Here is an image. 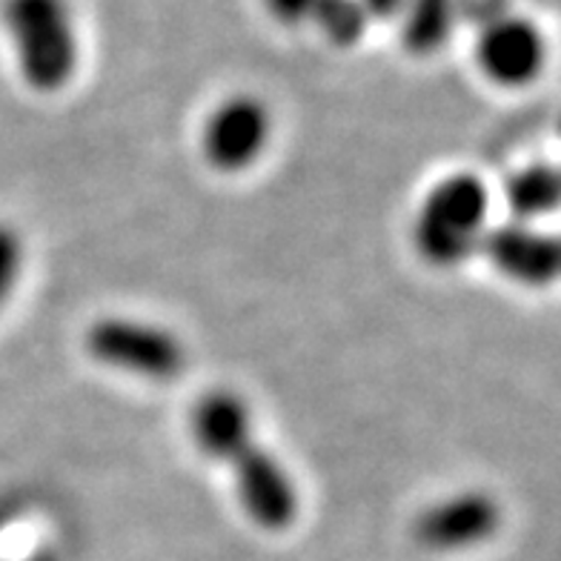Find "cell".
Wrapping results in <instances>:
<instances>
[{"mask_svg": "<svg viewBox=\"0 0 561 561\" xmlns=\"http://www.w3.org/2000/svg\"><path fill=\"white\" fill-rule=\"evenodd\" d=\"M190 436L209 461L227 465L244 444L255 438V415L250 401L229 387L207 390L190 410Z\"/></svg>", "mask_w": 561, "mask_h": 561, "instance_id": "9c48e42d", "label": "cell"}, {"mask_svg": "<svg viewBox=\"0 0 561 561\" xmlns=\"http://www.w3.org/2000/svg\"><path fill=\"white\" fill-rule=\"evenodd\" d=\"M401 44L410 55L427 58L447 46L461 23L458 0H407L401 9Z\"/></svg>", "mask_w": 561, "mask_h": 561, "instance_id": "30bf717a", "label": "cell"}, {"mask_svg": "<svg viewBox=\"0 0 561 561\" xmlns=\"http://www.w3.org/2000/svg\"><path fill=\"white\" fill-rule=\"evenodd\" d=\"M545 35L533 21L507 12L479 26L476 64L490 83L518 89L533 83L545 69Z\"/></svg>", "mask_w": 561, "mask_h": 561, "instance_id": "52a82bcc", "label": "cell"}, {"mask_svg": "<svg viewBox=\"0 0 561 561\" xmlns=\"http://www.w3.org/2000/svg\"><path fill=\"white\" fill-rule=\"evenodd\" d=\"M559 195L561 181L553 163H527L504 181V201L513 221L533 224L556 213Z\"/></svg>", "mask_w": 561, "mask_h": 561, "instance_id": "8fae6325", "label": "cell"}, {"mask_svg": "<svg viewBox=\"0 0 561 561\" xmlns=\"http://www.w3.org/2000/svg\"><path fill=\"white\" fill-rule=\"evenodd\" d=\"M83 347L101 367L144 381H175L190 362L181 335L135 316H101L87 327Z\"/></svg>", "mask_w": 561, "mask_h": 561, "instance_id": "3957f363", "label": "cell"}, {"mask_svg": "<svg viewBox=\"0 0 561 561\" xmlns=\"http://www.w3.org/2000/svg\"><path fill=\"white\" fill-rule=\"evenodd\" d=\"M232 476L238 507L252 525L266 533H284L301 513V493L289 467L266 444L252 438L224 465Z\"/></svg>", "mask_w": 561, "mask_h": 561, "instance_id": "5b68a950", "label": "cell"}, {"mask_svg": "<svg viewBox=\"0 0 561 561\" xmlns=\"http://www.w3.org/2000/svg\"><path fill=\"white\" fill-rule=\"evenodd\" d=\"M0 23L32 92L55 95L78 72L81 44L69 0H3Z\"/></svg>", "mask_w": 561, "mask_h": 561, "instance_id": "7a4b0ae2", "label": "cell"}, {"mask_svg": "<svg viewBox=\"0 0 561 561\" xmlns=\"http://www.w3.org/2000/svg\"><path fill=\"white\" fill-rule=\"evenodd\" d=\"M458 3H461V23L467 21L476 26H484V23L513 12V0H458Z\"/></svg>", "mask_w": 561, "mask_h": 561, "instance_id": "9a60e30c", "label": "cell"}, {"mask_svg": "<svg viewBox=\"0 0 561 561\" xmlns=\"http://www.w3.org/2000/svg\"><path fill=\"white\" fill-rule=\"evenodd\" d=\"M490 229V193L473 172H453L430 186L413 215V247L433 270H456L479 255Z\"/></svg>", "mask_w": 561, "mask_h": 561, "instance_id": "6da1fadb", "label": "cell"}, {"mask_svg": "<svg viewBox=\"0 0 561 561\" xmlns=\"http://www.w3.org/2000/svg\"><path fill=\"white\" fill-rule=\"evenodd\" d=\"M273 110L264 98L238 92L215 104L201 126V156L209 170L221 175H241L252 170L273 140Z\"/></svg>", "mask_w": 561, "mask_h": 561, "instance_id": "277c9868", "label": "cell"}, {"mask_svg": "<svg viewBox=\"0 0 561 561\" xmlns=\"http://www.w3.org/2000/svg\"><path fill=\"white\" fill-rule=\"evenodd\" d=\"M23 264H26V247H23L21 232L9 224H0V310L18 289Z\"/></svg>", "mask_w": 561, "mask_h": 561, "instance_id": "4fadbf2b", "label": "cell"}, {"mask_svg": "<svg viewBox=\"0 0 561 561\" xmlns=\"http://www.w3.org/2000/svg\"><path fill=\"white\" fill-rule=\"evenodd\" d=\"M502 525V502L488 490L465 488L419 510L413 518V539L427 553H467L488 545Z\"/></svg>", "mask_w": 561, "mask_h": 561, "instance_id": "8992f818", "label": "cell"}, {"mask_svg": "<svg viewBox=\"0 0 561 561\" xmlns=\"http://www.w3.org/2000/svg\"><path fill=\"white\" fill-rule=\"evenodd\" d=\"M367 15L373 21H392L401 15V9L407 7V0H362Z\"/></svg>", "mask_w": 561, "mask_h": 561, "instance_id": "2e32d148", "label": "cell"}, {"mask_svg": "<svg viewBox=\"0 0 561 561\" xmlns=\"http://www.w3.org/2000/svg\"><path fill=\"white\" fill-rule=\"evenodd\" d=\"M324 0H264L266 12L275 18L278 23H287V26H298V23L312 21L316 9L321 7Z\"/></svg>", "mask_w": 561, "mask_h": 561, "instance_id": "5bb4252c", "label": "cell"}, {"mask_svg": "<svg viewBox=\"0 0 561 561\" xmlns=\"http://www.w3.org/2000/svg\"><path fill=\"white\" fill-rule=\"evenodd\" d=\"M479 255L495 273L518 287H547L559 275V241L550 232L525 221H504L488 229Z\"/></svg>", "mask_w": 561, "mask_h": 561, "instance_id": "ba28073f", "label": "cell"}, {"mask_svg": "<svg viewBox=\"0 0 561 561\" xmlns=\"http://www.w3.org/2000/svg\"><path fill=\"white\" fill-rule=\"evenodd\" d=\"M310 23H316L330 44L347 49L367 35L373 18L367 15L362 0H324Z\"/></svg>", "mask_w": 561, "mask_h": 561, "instance_id": "7c38bea8", "label": "cell"}]
</instances>
